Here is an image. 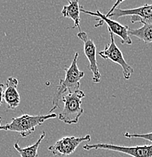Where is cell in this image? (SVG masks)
<instances>
[{"label":"cell","mask_w":152,"mask_h":157,"mask_svg":"<svg viewBox=\"0 0 152 157\" xmlns=\"http://www.w3.org/2000/svg\"><path fill=\"white\" fill-rule=\"evenodd\" d=\"M110 34L111 42L105 45L104 50L99 52V55L101 58L104 60H111L114 63H117L120 65L123 69V77L125 79H130L131 77V75L133 73V68L130 66L129 63H127L125 59L123 58L122 52L120 48L117 46L115 42H114V34L111 31H109Z\"/></svg>","instance_id":"8992f818"},{"label":"cell","mask_w":152,"mask_h":157,"mask_svg":"<svg viewBox=\"0 0 152 157\" xmlns=\"http://www.w3.org/2000/svg\"><path fill=\"white\" fill-rule=\"evenodd\" d=\"M84 150H106L117 153H124L132 157H152V144L136 147H124L121 145H115L111 144H86L83 147Z\"/></svg>","instance_id":"5b68a950"},{"label":"cell","mask_w":152,"mask_h":157,"mask_svg":"<svg viewBox=\"0 0 152 157\" xmlns=\"http://www.w3.org/2000/svg\"><path fill=\"white\" fill-rule=\"evenodd\" d=\"M5 89V85L2 84V83H0V106L2 104L3 101V92H4ZM2 118L0 117V124H1Z\"/></svg>","instance_id":"9a60e30c"},{"label":"cell","mask_w":152,"mask_h":157,"mask_svg":"<svg viewBox=\"0 0 152 157\" xmlns=\"http://www.w3.org/2000/svg\"><path fill=\"white\" fill-rule=\"evenodd\" d=\"M122 2V1H117L106 16L111 19L131 16L130 21L132 24L136 22L141 23L142 24H152V5L145 4L141 7L131 9L117 8V6Z\"/></svg>","instance_id":"277c9868"},{"label":"cell","mask_w":152,"mask_h":157,"mask_svg":"<svg viewBox=\"0 0 152 157\" xmlns=\"http://www.w3.org/2000/svg\"><path fill=\"white\" fill-rule=\"evenodd\" d=\"M80 12L84 13V14H89V15L94 16V17H97L98 21H99V23L96 24L95 27H99V26L102 25L103 23H106L108 27V30L111 31L113 34H115L117 36L120 37L121 39V43L123 45L126 44V45H132V39H130V35H129V27L126 25H122L121 24L118 23L117 21H114V19H111L107 17L105 14H101L99 11H96V12H92L90 11H86L83 8V6H80Z\"/></svg>","instance_id":"52a82bcc"},{"label":"cell","mask_w":152,"mask_h":157,"mask_svg":"<svg viewBox=\"0 0 152 157\" xmlns=\"http://www.w3.org/2000/svg\"><path fill=\"white\" fill-rule=\"evenodd\" d=\"M45 137V132H42L40 137L38 139L35 144L31 145L30 147H27L25 148H21L19 146L18 143H15L14 145V149L18 151V153L20 154L21 157H38V149L40 147L41 142L42 141Z\"/></svg>","instance_id":"4fadbf2b"},{"label":"cell","mask_w":152,"mask_h":157,"mask_svg":"<svg viewBox=\"0 0 152 157\" xmlns=\"http://www.w3.org/2000/svg\"><path fill=\"white\" fill-rule=\"evenodd\" d=\"M124 137H127V138H141L144 140H148V141L152 143V132L150 133H145V134H137V133H129V132H126L124 134Z\"/></svg>","instance_id":"5bb4252c"},{"label":"cell","mask_w":152,"mask_h":157,"mask_svg":"<svg viewBox=\"0 0 152 157\" xmlns=\"http://www.w3.org/2000/svg\"><path fill=\"white\" fill-rule=\"evenodd\" d=\"M91 136L86 135L84 137H64L56 141L55 144L48 148L53 156H66L73 154L79 145L84 141H90Z\"/></svg>","instance_id":"ba28073f"},{"label":"cell","mask_w":152,"mask_h":157,"mask_svg":"<svg viewBox=\"0 0 152 157\" xmlns=\"http://www.w3.org/2000/svg\"><path fill=\"white\" fill-rule=\"evenodd\" d=\"M85 96V93L80 90L65 94L61 99L64 102V108L58 116L60 120L69 125L77 123L83 113L81 104Z\"/></svg>","instance_id":"3957f363"},{"label":"cell","mask_w":152,"mask_h":157,"mask_svg":"<svg viewBox=\"0 0 152 157\" xmlns=\"http://www.w3.org/2000/svg\"><path fill=\"white\" fill-rule=\"evenodd\" d=\"M18 81L16 78L9 77L5 86L3 92V100L7 105L8 109H14L21 103V97L18 91Z\"/></svg>","instance_id":"30bf717a"},{"label":"cell","mask_w":152,"mask_h":157,"mask_svg":"<svg viewBox=\"0 0 152 157\" xmlns=\"http://www.w3.org/2000/svg\"><path fill=\"white\" fill-rule=\"evenodd\" d=\"M77 37L83 42L84 54L89 62L88 69L91 70L93 74L92 82L94 83H99L101 82V75L96 60V46L95 42L89 38V36L86 32H79Z\"/></svg>","instance_id":"9c48e42d"},{"label":"cell","mask_w":152,"mask_h":157,"mask_svg":"<svg viewBox=\"0 0 152 157\" xmlns=\"http://www.w3.org/2000/svg\"><path fill=\"white\" fill-rule=\"evenodd\" d=\"M56 117L57 115L55 113L37 116L23 114L20 117L11 119L9 123L4 125L0 124V131L15 132L20 134L22 137H27L33 133L36 128L42 125L45 121Z\"/></svg>","instance_id":"7a4b0ae2"},{"label":"cell","mask_w":152,"mask_h":157,"mask_svg":"<svg viewBox=\"0 0 152 157\" xmlns=\"http://www.w3.org/2000/svg\"><path fill=\"white\" fill-rule=\"evenodd\" d=\"M129 35L133 36L145 43L152 42V24H143L142 27L138 29H129Z\"/></svg>","instance_id":"7c38bea8"},{"label":"cell","mask_w":152,"mask_h":157,"mask_svg":"<svg viewBox=\"0 0 152 157\" xmlns=\"http://www.w3.org/2000/svg\"><path fill=\"white\" fill-rule=\"evenodd\" d=\"M79 53L76 52L74 55L71 66L65 67V76L64 79H61L59 84L57 86V89L54 94L52 100V107L49 110V113L60 107V101L65 93H72L80 90V80L84 76V72L79 70L77 66V59Z\"/></svg>","instance_id":"6da1fadb"},{"label":"cell","mask_w":152,"mask_h":157,"mask_svg":"<svg viewBox=\"0 0 152 157\" xmlns=\"http://www.w3.org/2000/svg\"><path fill=\"white\" fill-rule=\"evenodd\" d=\"M68 6H64L63 7V9L61 11L62 15L64 17H68L71 18L74 22V25H73V28H76L77 27L80 29V6H79V1L76 0V1H68Z\"/></svg>","instance_id":"8fae6325"}]
</instances>
